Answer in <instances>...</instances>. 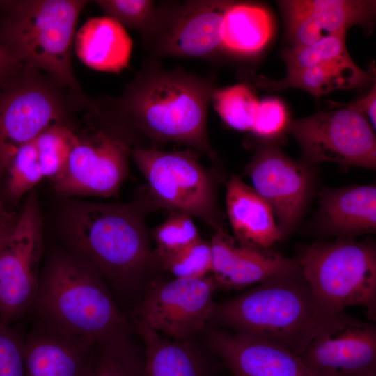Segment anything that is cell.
Returning <instances> with one entry per match:
<instances>
[{
    "label": "cell",
    "mask_w": 376,
    "mask_h": 376,
    "mask_svg": "<svg viewBox=\"0 0 376 376\" xmlns=\"http://www.w3.org/2000/svg\"><path fill=\"white\" fill-rule=\"evenodd\" d=\"M214 80L154 64L129 82L105 108L116 119L159 143L185 145L216 161L207 130Z\"/></svg>",
    "instance_id": "6da1fadb"
},
{
    "label": "cell",
    "mask_w": 376,
    "mask_h": 376,
    "mask_svg": "<svg viewBox=\"0 0 376 376\" xmlns=\"http://www.w3.org/2000/svg\"><path fill=\"white\" fill-rule=\"evenodd\" d=\"M150 210L141 196L126 204L68 202L60 233L68 252L113 287L127 289L156 264L145 221Z\"/></svg>",
    "instance_id": "7a4b0ae2"
},
{
    "label": "cell",
    "mask_w": 376,
    "mask_h": 376,
    "mask_svg": "<svg viewBox=\"0 0 376 376\" xmlns=\"http://www.w3.org/2000/svg\"><path fill=\"white\" fill-rule=\"evenodd\" d=\"M29 311L37 322L73 336L105 343L127 336L130 324L93 268L67 251L48 258Z\"/></svg>",
    "instance_id": "3957f363"
},
{
    "label": "cell",
    "mask_w": 376,
    "mask_h": 376,
    "mask_svg": "<svg viewBox=\"0 0 376 376\" xmlns=\"http://www.w3.org/2000/svg\"><path fill=\"white\" fill-rule=\"evenodd\" d=\"M85 0L0 1V42L21 63L65 87L90 113L97 104L75 78L72 47Z\"/></svg>",
    "instance_id": "277c9868"
},
{
    "label": "cell",
    "mask_w": 376,
    "mask_h": 376,
    "mask_svg": "<svg viewBox=\"0 0 376 376\" xmlns=\"http://www.w3.org/2000/svg\"><path fill=\"white\" fill-rule=\"evenodd\" d=\"M324 319L299 267L214 303L210 316L234 333L276 344L299 357Z\"/></svg>",
    "instance_id": "5b68a950"
},
{
    "label": "cell",
    "mask_w": 376,
    "mask_h": 376,
    "mask_svg": "<svg viewBox=\"0 0 376 376\" xmlns=\"http://www.w3.org/2000/svg\"><path fill=\"white\" fill-rule=\"evenodd\" d=\"M297 262L323 318L350 306L376 317V249L370 240L338 238L301 250Z\"/></svg>",
    "instance_id": "8992f818"
},
{
    "label": "cell",
    "mask_w": 376,
    "mask_h": 376,
    "mask_svg": "<svg viewBox=\"0 0 376 376\" xmlns=\"http://www.w3.org/2000/svg\"><path fill=\"white\" fill-rule=\"evenodd\" d=\"M196 152L136 148L131 157L146 181L142 195L150 208L194 217L214 231L224 230L217 201L218 175Z\"/></svg>",
    "instance_id": "52a82bcc"
},
{
    "label": "cell",
    "mask_w": 376,
    "mask_h": 376,
    "mask_svg": "<svg viewBox=\"0 0 376 376\" xmlns=\"http://www.w3.org/2000/svg\"><path fill=\"white\" fill-rule=\"evenodd\" d=\"M84 109L63 86L24 65L0 91V177L15 152L55 125H70L74 111Z\"/></svg>",
    "instance_id": "ba28073f"
},
{
    "label": "cell",
    "mask_w": 376,
    "mask_h": 376,
    "mask_svg": "<svg viewBox=\"0 0 376 376\" xmlns=\"http://www.w3.org/2000/svg\"><path fill=\"white\" fill-rule=\"evenodd\" d=\"M103 123L77 133L66 169L54 182L63 196H116L128 173L131 143L127 132L101 111Z\"/></svg>",
    "instance_id": "9c48e42d"
},
{
    "label": "cell",
    "mask_w": 376,
    "mask_h": 376,
    "mask_svg": "<svg viewBox=\"0 0 376 376\" xmlns=\"http://www.w3.org/2000/svg\"><path fill=\"white\" fill-rule=\"evenodd\" d=\"M334 109L290 121L288 131L298 143L303 160L375 169L376 138L370 123L355 111Z\"/></svg>",
    "instance_id": "30bf717a"
},
{
    "label": "cell",
    "mask_w": 376,
    "mask_h": 376,
    "mask_svg": "<svg viewBox=\"0 0 376 376\" xmlns=\"http://www.w3.org/2000/svg\"><path fill=\"white\" fill-rule=\"evenodd\" d=\"M42 251V218L31 191L0 249V322L10 325L29 311L36 295Z\"/></svg>",
    "instance_id": "8fae6325"
},
{
    "label": "cell",
    "mask_w": 376,
    "mask_h": 376,
    "mask_svg": "<svg viewBox=\"0 0 376 376\" xmlns=\"http://www.w3.org/2000/svg\"><path fill=\"white\" fill-rule=\"evenodd\" d=\"M228 0L187 1L158 8L143 37L156 55L208 58L221 50V24L233 3Z\"/></svg>",
    "instance_id": "7c38bea8"
},
{
    "label": "cell",
    "mask_w": 376,
    "mask_h": 376,
    "mask_svg": "<svg viewBox=\"0 0 376 376\" xmlns=\"http://www.w3.org/2000/svg\"><path fill=\"white\" fill-rule=\"evenodd\" d=\"M218 285L213 276L175 278L153 284L134 318L172 340L189 341L210 321Z\"/></svg>",
    "instance_id": "4fadbf2b"
},
{
    "label": "cell",
    "mask_w": 376,
    "mask_h": 376,
    "mask_svg": "<svg viewBox=\"0 0 376 376\" xmlns=\"http://www.w3.org/2000/svg\"><path fill=\"white\" fill-rule=\"evenodd\" d=\"M319 376H363L376 371V328L345 311L324 319L300 357Z\"/></svg>",
    "instance_id": "5bb4252c"
},
{
    "label": "cell",
    "mask_w": 376,
    "mask_h": 376,
    "mask_svg": "<svg viewBox=\"0 0 376 376\" xmlns=\"http://www.w3.org/2000/svg\"><path fill=\"white\" fill-rule=\"evenodd\" d=\"M312 165L271 145L260 147L245 167L253 188L271 206L283 235L299 221L311 195Z\"/></svg>",
    "instance_id": "9a60e30c"
},
{
    "label": "cell",
    "mask_w": 376,
    "mask_h": 376,
    "mask_svg": "<svg viewBox=\"0 0 376 376\" xmlns=\"http://www.w3.org/2000/svg\"><path fill=\"white\" fill-rule=\"evenodd\" d=\"M290 47L312 43L323 36L346 33L355 25L370 31L376 10L373 0L279 1Z\"/></svg>",
    "instance_id": "2e32d148"
},
{
    "label": "cell",
    "mask_w": 376,
    "mask_h": 376,
    "mask_svg": "<svg viewBox=\"0 0 376 376\" xmlns=\"http://www.w3.org/2000/svg\"><path fill=\"white\" fill-rule=\"evenodd\" d=\"M207 343L233 376H319L289 350L257 338L212 329Z\"/></svg>",
    "instance_id": "e0dca14e"
},
{
    "label": "cell",
    "mask_w": 376,
    "mask_h": 376,
    "mask_svg": "<svg viewBox=\"0 0 376 376\" xmlns=\"http://www.w3.org/2000/svg\"><path fill=\"white\" fill-rule=\"evenodd\" d=\"M210 244L211 273L218 288L239 289L299 267L295 260L242 244L224 230L214 231Z\"/></svg>",
    "instance_id": "ac0fdd59"
},
{
    "label": "cell",
    "mask_w": 376,
    "mask_h": 376,
    "mask_svg": "<svg viewBox=\"0 0 376 376\" xmlns=\"http://www.w3.org/2000/svg\"><path fill=\"white\" fill-rule=\"evenodd\" d=\"M36 322L24 338L26 376H88L97 343Z\"/></svg>",
    "instance_id": "d6986e66"
},
{
    "label": "cell",
    "mask_w": 376,
    "mask_h": 376,
    "mask_svg": "<svg viewBox=\"0 0 376 376\" xmlns=\"http://www.w3.org/2000/svg\"><path fill=\"white\" fill-rule=\"evenodd\" d=\"M318 222L324 233L338 238L375 233V185L325 190L320 199Z\"/></svg>",
    "instance_id": "ffe728a7"
},
{
    "label": "cell",
    "mask_w": 376,
    "mask_h": 376,
    "mask_svg": "<svg viewBox=\"0 0 376 376\" xmlns=\"http://www.w3.org/2000/svg\"><path fill=\"white\" fill-rule=\"evenodd\" d=\"M226 205L235 237L240 242L270 249L283 237L269 204L236 175L226 182Z\"/></svg>",
    "instance_id": "44dd1931"
},
{
    "label": "cell",
    "mask_w": 376,
    "mask_h": 376,
    "mask_svg": "<svg viewBox=\"0 0 376 376\" xmlns=\"http://www.w3.org/2000/svg\"><path fill=\"white\" fill-rule=\"evenodd\" d=\"M373 79L375 69H361L348 54L312 67L287 71L280 80L260 76L256 79V85L270 91L299 88L320 98L336 90L363 88Z\"/></svg>",
    "instance_id": "7402d4cb"
},
{
    "label": "cell",
    "mask_w": 376,
    "mask_h": 376,
    "mask_svg": "<svg viewBox=\"0 0 376 376\" xmlns=\"http://www.w3.org/2000/svg\"><path fill=\"white\" fill-rule=\"evenodd\" d=\"M77 56L93 70L120 72L130 61L132 41L118 22L107 15L88 19L75 36Z\"/></svg>",
    "instance_id": "603a6c76"
},
{
    "label": "cell",
    "mask_w": 376,
    "mask_h": 376,
    "mask_svg": "<svg viewBox=\"0 0 376 376\" xmlns=\"http://www.w3.org/2000/svg\"><path fill=\"white\" fill-rule=\"evenodd\" d=\"M145 350L143 376H213L210 361L189 341L163 338L134 319Z\"/></svg>",
    "instance_id": "cb8c5ba5"
},
{
    "label": "cell",
    "mask_w": 376,
    "mask_h": 376,
    "mask_svg": "<svg viewBox=\"0 0 376 376\" xmlns=\"http://www.w3.org/2000/svg\"><path fill=\"white\" fill-rule=\"evenodd\" d=\"M273 32L272 17L266 8L233 1L222 21L221 49L236 56H253L267 45Z\"/></svg>",
    "instance_id": "d4e9b609"
},
{
    "label": "cell",
    "mask_w": 376,
    "mask_h": 376,
    "mask_svg": "<svg viewBox=\"0 0 376 376\" xmlns=\"http://www.w3.org/2000/svg\"><path fill=\"white\" fill-rule=\"evenodd\" d=\"M144 357L132 345L128 335L97 343L88 376H143Z\"/></svg>",
    "instance_id": "484cf974"
},
{
    "label": "cell",
    "mask_w": 376,
    "mask_h": 376,
    "mask_svg": "<svg viewBox=\"0 0 376 376\" xmlns=\"http://www.w3.org/2000/svg\"><path fill=\"white\" fill-rule=\"evenodd\" d=\"M211 102L228 126L241 132L251 131L260 100L249 86L237 84L214 88Z\"/></svg>",
    "instance_id": "4316f807"
},
{
    "label": "cell",
    "mask_w": 376,
    "mask_h": 376,
    "mask_svg": "<svg viewBox=\"0 0 376 376\" xmlns=\"http://www.w3.org/2000/svg\"><path fill=\"white\" fill-rule=\"evenodd\" d=\"M76 138L70 125H55L33 140L44 178L54 182L61 177Z\"/></svg>",
    "instance_id": "83f0119b"
},
{
    "label": "cell",
    "mask_w": 376,
    "mask_h": 376,
    "mask_svg": "<svg viewBox=\"0 0 376 376\" xmlns=\"http://www.w3.org/2000/svg\"><path fill=\"white\" fill-rule=\"evenodd\" d=\"M153 253L156 264L175 278H201L211 272L210 244L201 237L175 251Z\"/></svg>",
    "instance_id": "f1b7e54d"
},
{
    "label": "cell",
    "mask_w": 376,
    "mask_h": 376,
    "mask_svg": "<svg viewBox=\"0 0 376 376\" xmlns=\"http://www.w3.org/2000/svg\"><path fill=\"white\" fill-rule=\"evenodd\" d=\"M4 173L6 195L13 203H18L44 178L33 140L15 152Z\"/></svg>",
    "instance_id": "f546056e"
},
{
    "label": "cell",
    "mask_w": 376,
    "mask_h": 376,
    "mask_svg": "<svg viewBox=\"0 0 376 376\" xmlns=\"http://www.w3.org/2000/svg\"><path fill=\"white\" fill-rule=\"evenodd\" d=\"M346 33L327 35L300 47H286L281 52L287 71L312 67L348 55Z\"/></svg>",
    "instance_id": "4dcf8cb0"
},
{
    "label": "cell",
    "mask_w": 376,
    "mask_h": 376,
    "mask_svg": "<svg viewBox=\"0 0 376 376\" xmlns=\"http://www.w3.org/2000/svg\"><path fill=\"white\" fill-rule=\"evenodd\" d=\"M95 2L122 26L134 29L143 37L150 28L158 7L150 0H97Z\"/></svg>",
    "instance_id": "1f68e13d"
},
{
    "label": "cell",
    "mask_w": 376,
    "mask_h": 376,
    "mask_svg": "<svg viewBox=\"0 0 376 376\" xmlns=\"http://www.w3.org/2000/svg\"><path fill=\"white\" fill-rule=\"evenodd\" d=\"M159 251H171L186 246L200 238L192 217L186 214L171 212L168 218L152 232Z\"/></svg>",
    "instance_id": "d6a6232c"
},
{
    "label": "cell",
    "mask_w": 376,
    "mask_h": 376,
    "mask_svg": "<svg viewBox=\"0 0 376 376\" xmlns=\"http://www.w3.org/2000/svg\"><path fill=\"white\" fill-rule=\"evenodd\" d=\"M290 123L283 102L277 97H265L259 102L250 132L260 138L273 139L288 131Z\"/></svg>",
    "instance_id": "836d02e7"
},
{
    "label": "cell",
    "mask_w": 376,
    "mask_h": 376,
    "mask_svg": "<svg viewBox=\"0 0 376 376\" xmlns=\"http://www.w3.org/2000/svg\"><path fill=\"white\" fill-rule=\"evenodd\" d=\"M0 376H26L24 338L1 322Z\"/></svg>",
    "instance_id": "e575fe53"
},
{
    "label": "cell",
    "mask_w": 376,
    "mask_h": 376,
    "mask_svg": "<svg viewBox=\"0 0 376 376\" xmlns=\"http://www.w3.org/2000/svg\"><path fill=\"white\" fill-rule=\"evenodd\" d=\"M328 104L331 109L336 107L345 108L355 111L363 116L370 123L371 126L375 130L376 125V85L375 82L373 88L363 97L349 103H340L332 101H328Z\"/></svg>",
    "instance_id": "d590c367"
},
{
    "label": "cell",
    "mask_w": 376,
    "mask_h": 376,
    "mask_svg": "<svg viewBox=\"0 0 376 376\" xmlns=\"http://www.w3.org/2000/svg\"><path fill=\"white\" fill-rule=\"evenodd\" d=\"M24 68L0 42V91L14 79Z\"/></svg>",
    "instance_id": "8d00e7d4"
},
{
    "label": "cell",
    "mask_w": 376,
    "mask_h": 376,
    "mask_svg": "<svg viewBox=\"0 0 376 376\" xmlns=\"http://www.w3.org/2000/svg\"><path fill=\"white\" fill-rule=\"evenodd\" d=\"M18 216H15L12 219L0 223V249L8 238L13 229Z\"/></svg>",
    "instance_id": "74e56055"
},
{
    "label": "cell",
    "mask_w": 376,
    "mask_h": 376,
    "mask_svg": "<svg viewBox=\"0 0 376 376\" xmlns=\"http://www.w3.org/2000/svg\"><path fill=\"white\" fill-rule=\"evenodd\" d=\"M16 215L13 213L8 212L4 207L2 201L0 198V223L8 221L14 218Z\"/></svg>",
    "instance_id": "f35d334b"
},
{
    "label": "cell",
    "mask_w": 376,
    "mask_h": 376,
    "mask_svg": "<svg viewBox=\"0 0 376 376\" xmlns=\"http://www.w3.org/2000/svg\"><path fill=\"white\" fill-rule=\"evenodd\" d=\"M363 376H376V371L364 375Z\"/></svg>",
    "instance_id": "ab89813d"
}]
</instances>
